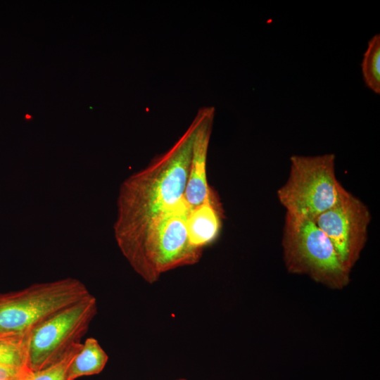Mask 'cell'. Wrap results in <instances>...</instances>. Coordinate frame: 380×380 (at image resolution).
I'll use <instances>...</instances> for the list:
<instances>
[{
    "mask_svg": "<svg viewBox=\"0 0 380 380\" xmlns=\"http://www.w3.org/2000/svg\"><path fill=\"white\" fill-rule=\"evenodd\" d=\"M90 295L86 285L74 278L35 283L0 293V333H30L53 315Z\"/></svg>",
    "mask_w": 380,
    "mask_h": 380,
    "instance_id": "5b68a950",
    "label": "cell"
},
{
    "mask_svg": "<svg viewBox=\"0 0 380 380\" xmlns=\"http://www.w3.org/2000/svg\"><path fill=\"white\" fill-rule=\"evenodd\" d=\"M195 128L194 119L167 151L122 184L115 235L122 254L139 240L156 219L184 196Z\"/></svg>",
    "mask_w": 380,
    "mask_h": 380,
    "instance_id": "6da1fadb",
    "label": "cell"
},
{
    "mask_svg": "<svg viewBox=\"0 0 380 380\" xmlns=\"http://www.w3.org/2000/svg\"><path fill=\"white\" fill-rule=\"evenodd\" d=\"M30 333H0V364L30 368L28 365Z\"/></svg>",
    "mask_w": 380,
    "mask_h": 380,
    "instance_id": "8fae6325",
    "label": "cell"
},
{
    "mask_svg": "<svg viewBox=\"0 0 380 380\" xmlns=\"http://www.w3.org/2000/svg\"><path fill=\"white\" fill-rule=\"evenodd\" d=\"M370 220L367 206L346 190L336 204L314 221L331 242L342 266L350 272L366 244Z\"/></svg>",
    "mask_w": 380,
    "mask_h": 380,
    "instance_id": "52a82bcc",
    "label": "cell"
},
{
    "mask_svg": "<svg viewBox=\"0 0 380 380\" xmlns=\"http://www.w3.org/2000/svg\"><path fill=\"white\" fill-rule=\"evenodd\" d=\"M284 260L287 270L308 275L332 289L350 282V274L341 264L326 234L311 219L286 213L282 236Z\"/></svg>",
    "mask_w": 380,
    "mask_h": 380,
    "instance_id": "3957f363",
    "label": "cell"
},
{
    "mask_svg": "<svg viewBox=\"0 0 380 380\" xmlns=\"http://www.w3.org/2000/svg\"><path fill=\"white\" fill-rule=\"evenodd\" d=\"M214 115V107L208 106L200 109L194 118L196 128L189 175L184 193L190 208L201 204L212 189L207 181L206 163Z\"/></svg>",
    "mask_w": 380,
    "mask_h": 380,
    "instance_id": "ba28073f",
    "label": "cell"
},
{
    "mask_svg": "<svg viewBox=\"0 0 380 380\" xmlns=\"http://www.w3.org/2000/svg\"><path fill=\"white\" fill-rule=\"evenodd\" d=\"M286 183L277 198L286 213L312 220L332 208L346 189L335 174V155H293Z\"/></svg>",
    "mask_w": 380,
    "mask_h": 380,
    "instance_id": "277c9868",
    "label": "cell"
},
{
    "mask_svg": "<svg viewBox=\"0 0 380 380\" xmlns=\"http://www.w3.org/2000/svg\"><path fill=\"white\" fill-rule=\"evenodd\" d=\"M222 218V205L212 189L201 204L190 208L186 225L191 245L203 251L213 242L219 236Z\"/></svg>",
    "mask_w": 380,
    "mask_h": 380,
    "instance_id": "9c48e42d",
    "label": "cell"
},
{
    "mask_svg": "<svg viewBox=\"0 0 380 380\" xmlns=\"http://www.w3.org/2000/svg\"><path fill=\"white\" fill-rule=\"evenodd\" d=\"M97 313V301L91 294L85 299L53 315L30 333L28 365L35 372L59 360L82 343Z\"/></svg>",
    "mask_w": 380,
    "mask_h": 380,
    "instance_id": "8992f818",
    "label": "cell"
},
{
    "mask_svg": "<svg viewBox=\"0 0 380 380\" xmlns=\"http://www.w3.org/2000/svg\"><path fill=\"white\" fill-rule=\"evenodd\" d=\"M362 73L366 86L374 93H380V34L368 42V46L361 63Z\"/></svg>",
    "mask_w": 380,
    "mask_h": 380,
    "instance_id": "7c38bea8",
    "label": "cell"
},
{
    "mask_svg": "<svg viewBox=\"0 0 380 380\" xmlns=\"http://www.w3.org/2000/svg\"><path fill=\"white\" fill-rule=\"evenodd\" d=\"M82 343L73 347L65 355L53 364L33 372L27 380H67L70 365L80 350Z\"/></svg>",
    "mask_w": 380,
    "mask_h": 380,
    "instance_id": "4fadbf2b",
    "label": "cell"
},
{
    "mask_svg": "<svg viewBox=\"0 0 380 380\" xmlns=\"http://www.w3.org/2000/svg\"><path fill=\"white\" fill-rule=\"evenodd\" d=\"M189 210L183 196L156 219L123 254L146 281L154 283L161 274L200 260L203 251L194 248L189 239L186 222Z\"/></svg>",
    "mask_w": 380,
    "mask_h": 380,
    "instance_id": "7a4b0ae2",
    "label": "cell"
},
{
    "mask_svg": "<svg viewBox=\"0 0 380 380\" xmlns=\"http://www.w3.org/2000/svg\"><path fill=\"white\" fill-rule=\"evenodd\" d=\"M175 380H186V379L181 378V379H175Z\"/></svg>",
    "mask_w": 380,
    "mask_h": 380,
    "instance_id": "9a60e30c",
    "label": "cell"
},
{
    "mask_svg": "<svg viewBox=\"0 0 380 380\" xmlns=\"http://www.w3.org/2000/svg\"><path fill=\"white\" fill-rule=\"evenodd\" d=\"M108 360V356L99 341L93 337L87 338L70 365L67 380L98 374L103 371Z\"/></svg>",
    "mask_w": 380,
    "mask_h": 380,
    "instance_id": "30bf717a",
    "label": "cell"
},
{
    "mask_svg": "<svg viewBox=\"0 0 380 380\" xmlns=\"http://www.w3.org/2000/svg\"><path fill=\"white\" fill-rule=\"evenodd\" d=\"M33 372L28 367L0 364V380H27Z\"/></svg>",
    "mask_w": 380,
    "mask_h": 380,
    "instance_id": "5bb4252c",
    "label": "cell"
}]
</instances>
